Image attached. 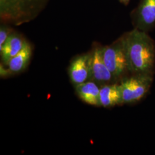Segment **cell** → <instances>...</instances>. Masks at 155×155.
Returning a JSON list of instances; mask_svg holds the SVG:
<instances>
[{
    "label": "cell",
    "mask_w": 155,
    "mask_h": 155,
    "mask_svg": "<svg viewBox=\"0 0 155 155\" xmlns=\"http://www.w3.org/2000/svg\"><path fill=\"white\" fill-rule=\"evenodd\" d=\"M79 97L85 103L91 105L100 106V88L97 83L89 81L76 86Z\"/></svg>",
    "instance_id": "9c48e42d"
},
{
    "label": "cell",
    "mask_w": 155,
    "mask_h": 155,
    "mask_svg": "<svg viewBox=\"0 0 155 155\" xmlns=\"http://www.w3.org/2000/svg\"><path fill=\"white\" fill-rule=\"evenodd\" d=\"M155 24V0H142L137 11L136 28L147 32Z\"/></svg>",
    "instance_id": "52a82bcc"
},
{
    "label": "cell",
    "mask_w": 155,
    "mask_h": 155,
    "mask_svg": "<svg viewBox=\"0 0 155 155\" xmlns=\"http://www.w3.org/2000/svg\"><path fill=\"white\" fill-rule=\"evenodd\" d=\"M25 41L15 33H11L9 36L5 43L0 48L2 59L5 64L7 65L11 59L22 50Z\"/></svg>",
    "instance_id": "30bf717a"
},
{
    "label": "cell",
    "mask_w": 155,
    "mask_h": 155,
    "mask_svg": "<svg viewBox=\"0 0 155 155\" xmlns=\"http://www.w3.org/2000/svg\"><path fill=\"white\" fill-rule=\"evenodd\" d=\"M153 75L136 74L122 79L120 84L122 104H132L143 98L149 91L153 82Z\"/></svg>",
    "instance_id": "3957f363"
},
{
    "label": "cell",
    "mask_w": 155,
    "mask_h": 155,
    "mask_svg": "<svg viewBox=\"0 0 155 155\" xmlns=\"http://www.w3.org/2000/svg\"><path fill=\"white\" fill-rule=\"evenodd\" d=\"M102 55L106 66L114 79L129 71L122 38L110 45L103 47Z\"/></svg>",
    "instance_id": "277c9868"
},
{
    "label": "cell",
    "mask_w": 155,
    "mask_h": 155,
    "mask_svg": "<svg viewBox=\"0 0 155 155\" xmlns=\"http://www.w3.org/2000/svg\"><path fill=\"white\" fill-rule=\"evenodd\" d=\"M103 47H96L90 54V81L105 84L114 79L106 66L102 55Z\"/></svg>",
    "instance_id": "5b68a950"
},
{
    "label": "cell",
    "mask_w": 155,
    "mask_h": 155,
    "mask_svg": "<svg viewBox=\"0 0 155 155\" xmlns=\"http://www.w3.org/2000/svg\"><path fill=\"white\" fill-rule=\"evenodd\" d=\"M48 0H0V17L3 22L19 25L35 18Z\"/></svg>",
    "instance_id": "7a4b0ae2"
},
{
    "label": "cell",
    "mask_w": 155,
    "mask_h": 155,
    "mask_svg": "<svg viewBox=\"0 0 155 155\" xmlns=\"http://www.w3.org/2000/svg\"><path fill=\"white\" fill-rule=\"evenodd\" d=\"M11 33L8 28L1 27L0 29V48L5 43V42Z\"/></svg>",
    "instance_id": "7c38bea8"
},
{
    "label": "cell",
    "mask_w": 155,
    "mask_h": 155,
    "mask_svg": "<svg viewBox=\"0 0 155 155\" xmlns=\"http://www.w3.org/2000/svg\"><path fill=\"white\" fill-rule=\"evenodd\" d=\"M69 76L76 86L90 81V54L79 56L71 62Z\"/></svg>",
    "instance_id": "8992f818"
},
{
    "label": "cell",
    "mask_w": 155,
    "mask_h": 155,
    "mask_svg": "<svg viewBox=\"0 0 155 155\" xmlns=\"http://www.w3.org/2000/svg\"><path fill=\"white\" fill-rule=\"evenodd\" d=\"M31 56L32 47L29 43L25 41L22 50L8 63L9 70L14 73L22 71L28 66Z\"/></svg>",
    "instance_id": "8fae6325"
},
{
    "label": "cell",
    "mask_w": 155,
    "mask_h": 155,
    "mask_svg": "<svg viewBox=\"0 0 155 155\" xmlns=\"http://www.w3.org/2000/svg\"><path fill=\"white\" fill-rule=\"evenodd\" d=\"M120 1H121L123 3H124V4H127V2H129V0H120Z\"/></svg>",
    "instance_id": "4fadbf2b"
},
{
    "label": "cell",
    "mask_w": 155,
    "mask_h": 155,
    "mask_svg": "<svg viewBox=\"0 0 155 155\" xmlns=\"http://www.w3.org/2000/svg\"><path fill=\"white\" fill-rule=\"evenodd\" d=\"M128 70L133 74L153 75L155 44L146 32L135 28L122 38Z\"/></svg>",
    "instance_id": "6da1fadb"
},
{
    "label": "cell",
    "mask_w": 155,
    "mask_h": 155,
    "mask_svg": "<svg viewBox=\"0 0 155 155\" xmlns=\"http://www.w3.org/2000/svg\"><path fill=\"white\" fill-rule=\"evenodd\" d=\"M100 106L110 107L122 104L120 84H105L100 88Z\"/></svg>",
    "instance_id": "ba28073f"
}]
</instances>
